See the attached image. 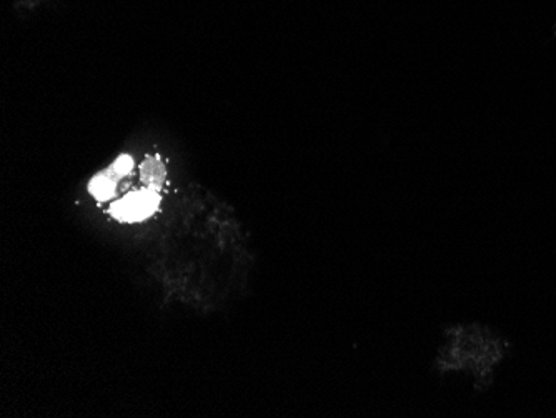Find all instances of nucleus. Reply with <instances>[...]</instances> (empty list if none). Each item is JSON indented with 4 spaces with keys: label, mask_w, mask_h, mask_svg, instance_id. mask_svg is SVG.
Instances as JSON below:
<instances>
[{
    "label": "nucleus",
    "mask_w": 556,
    "mask_h": 418,
    "mask_svg": "<svg viewBox=\"0 0 556 418\" xmlns=\"http://www.w3.org/2000/svg\"><path fill=\"white\" fill-rule=\"evenodd\" d=\"M507 354L505 340L489 327L458 324L443 333L437 352L435 368L442 377H462L475 387L489 385Z\"/></svg>",
    "instance_id": "1"
},
{
    "label": "nucleus",
    "mask_w": 556,
    "mask_h": 418,
    "mask_svg": "<svg viewBox=\"0 0 556 418\" xmlns=\"http://www.w3.org/2000/svg\"><path fill=\"white\" fill-rule=\"evenodd\" d=\"M134 161L129 155H122L115 161V164L112 165L111 172L114 174L115 179L118 177H124L132 170Z\"/></svg>",
    "instance_id": "5"
},
{
    "label": "nucleus",
    "mask_w": 556,
    "mask_h": 418,
    "mask_svg": "<svg viewBox=\"0 0 556 418\" xmlns=\"http://www.w3.org/2000/svg\"><path fill=\"white\" fill-rule=\"evenodd\" d=\"M165 176H167V172H165L164 164L159 157L147 159L140 167V177H142V182L146 183L147 189H161Z\"/></svg>",
    "instance_id": "3"
},
{
    "label": "nucleus",
    "mask_w": 556,
    "mask_h": 418,
    "mask_svg": "<svg viewBox=\"0 0 556 418\" xmlns=\"http://www.w3.org/2000/svg\"><path fill=\"white\" fill-rule=\"evenodd\" d=\"M159 207L157 190L147 189L125 197L124 201L112 205L111 214L124 223H139L150 217Z\"/></svg>",
    "instance_id": "2"
},
{
    "label": "nucleus",
    "mask_w": 556,
    "mask_h": 418,
    "mask_svg": "<svg viewBox=\"0 0 556 418\" xmlns=\"http://www.w3.org/2000/svg\"><path fill=\"white\" fill-rule=\"evenodd\" d=\"M89 189L92 195L99 199V201H108L115 192L114 174H112V172H109V174H100V176H97L96 179L90 182Z\"/></svg>",
    "instance_id": "4"
}]
</instances>
